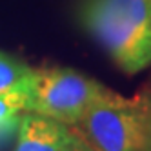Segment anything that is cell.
<instances>
[{
	"label": "cell",
	"instance_id": "1",
	"mask_svg": "<svg viewBox=\"0 0 151 151\" xmlns=\"http://www.w3.org/2000/svg\"><path fill=\"white\" fill-rule=\"evenodd\" d=\"M77 18L126 75L151 66V0H80Z\"/></svg>",
	"mask_w": 151,
	"mask_h": 151
},
{
	"label": "cell",
	"instance_id": "2",
	"mask_svg": "<svg viewBox=\"0 0 151 151\" xmlns=\"http://www.w3.org/2000/svg\"><path fill=\"white\" fill-rule=\"evenodd\" d=\"M106 91V86L73 68H40L33 69L27 84L26 109L77 126L89 106Z\"/></svg>",
	"mask_w": 151,
	"mask_h": 151
},
{
	"label": "cell",
	"instance_id": "3",
	"mask_svg": "<svg viewBox=\"0 0 151 151\" xmlns=\"http://www.w3.org/2000/svg\"><path fill=\"white\" fill-rule=\"evenodd\" d=\"M78 142L80 135L73 126L37 113H24L13 151H73Z\"/></svg>",
	"mask_w": 151,
	"mask_h": 151
},
{
	"label": "cell",
	"instance_id": "4",
	"mask_svg": "<svg viewBox=\"0 0 151 151\" xmlns=\"http://www.w3.org/2000/svg\"><path fill=\"white\" fill-rule=\"evenodd\" d=\"M26 89L0 95V149L17 135L20 118L26 109Z\"/></svg>",
	"mask_w": 151,
	"mask_h": 151
},
{
	"label": "cell",
	"instance_id": "5",
	"mask_svg": "<svg viewBox=\"0 0 151 151\" xmlns=\"http://www.w3.org/2000/svg\"><path fill=\"white\" fill-rule=\"evenodd\" d=\"M33 69L18 57L0 49V95L26 89Z\"/></svg>",
	"mask_w": 151,
	"mask_h": 151
},
{
	"label": "cell",
	"instance_id": "6",
	"mask_svg": "<svg viewBox=\"0 0 151 151\" xmlns=\"http://www.w3.org/2000/svg\"><path fill=\"white\" fill-rule=\"evenodd\" d=\"M140 99L144 104V138L140 151H151V86L140 93Z\"/></svg>",
	"mask_w": 151,
	"mask_h": 151
},
{
	"label": "cell",
	"instance_id": "7",
	"mask_svg": "<svg viewBox=\"0 0 151 151\" xmlns=\"http://www.w3.org/2000/svg\"><path fill=\"white\" fill-rule=\"evenodd\" d=\"M73 151H93V149H91L88 144H86V140L80 137V142H78L77 146H75V149H73Z\"/></svg>",
	"mask_w": 151,
	"mask_h": 151
}]
</instances>
